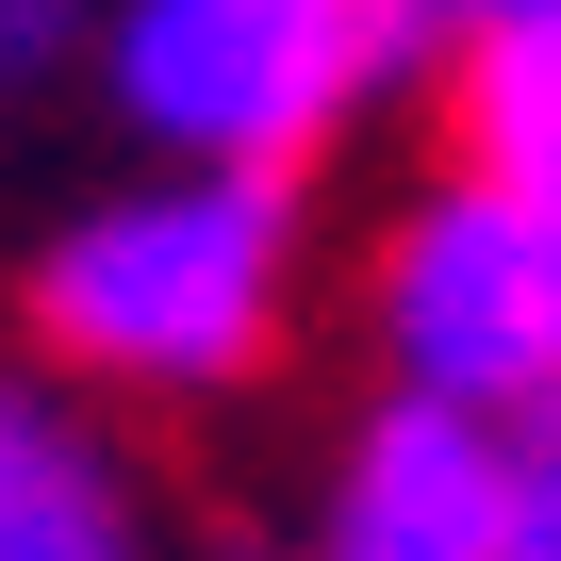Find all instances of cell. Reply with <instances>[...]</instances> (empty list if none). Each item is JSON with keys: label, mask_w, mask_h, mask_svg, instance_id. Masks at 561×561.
Here are the masks:
<instances>
[{"label": "cell", "mask_w": 561, "mask_h": 561, "mask_svg": "<svg viewBox=\"0 0 561 561\" xmlns=\"http://www.w3.org/2000/svg\"><path fill=\"white\" fill-rule=\"evenodd\" d=\"M280 298H298V198H280V165L133 182L83 231H50V264H34L50 364H100V380H149V397L248 380Z\"/></svg>", "instance_id": "6da1fadb"}, {"label": "cell", "mask_w": 561, "mask_h": 561, "mask_svg": "<svg viewBox=\"0 0 561 561\" xmlns=\"http://www.w3.org/2000/svg\"><path fill=\"white\" fill-rule=\"evenodd\" d=\"M462 165L561 231V18L462 34Z\"/></svg>", "instance_id": "8992f818"}, {"label": "cell", "mask_w": 561, "mask_h": 561, "mask_svg": "<svg viewBox=\"0 0 561 561\" xmlns=\"http://www.w3.org/2000/svg\"><path fill=\"white\" fill-rule=\"evenodd\" d=\"M34 50H67V0H0V67H34Z\"/></svg>", "instance_id": "9c48e42d"}, {"label": "cell", "mask_w": 561, "mask_h": 561, "mask_svg": "<svg viewBox=\"0 0 561 561\" xmlns=\"http://www.w3.org/2000/svg\"><path fill=\"white\" fill-rule=\"evenodd\" d=\"M380 347L413 397H462V413H545L561 397V231L528 198H495L479 165H446L380 264Z\"/></svg>", "instance_id": "3957f363"}, {"label": "cell", "mask_w": 561, "mask_h": 561, "mask_svg": "<svg viewBox=\"0 0 561 561\" xmlns=\"http://www.w3.org/2000/svg\"><path fill=\"white\" fill-rule=\"evenodd\" d=\"M397 18H413V34H446V50H462V34H512V18H561V0H397Z\"/></svg>", "instance_id": "ba28073f"}, {"label": "cell", "mask_w": 561, "mask_h": 561, "mask_svg": "<svg viewBox=\"0 0 561 561\" xmlns=\"http://www.w3.org/2000/svg\"><path fill=\"white\" fill-rule=\"evenodd\" d=\"M314 561H512V430L397 380L331 462Z\"/></svg>", "instance_id": "277c9868"}, {"label": "cell", "mask_w": 561, "mask_h": 561, "mask_svg": "<svg viewBox=\"0 0 561 561\" xmlns=\"http://www.w3.org/2000/svg\"><path fill=\"white\" fill-rule=\"evenodd\" d=\"M512 561H561V397L512 413Z\"/></svg>", "instance_id": "52a82bcc"}, {"label": "cell", "mask_w": 561, "mask_h": 561, "mask_svg": "<svg viewBox=\"0 0 561 561\" xmlns=\"http://www.w3.org/2000/svg\"><path fill=\"white\" fill-rule=\"evenodd\" d=\"M413 50L397 0H116V100L182 165H298Z\"/></svg>", "instance_id": "7a4b0ae2"}, {"label": "cell", "mask_w": 561, "mask_h": 561, "mask_svg": "<svg viewBox=\"0 0 561 561\" xmlns=\"http://www.w3.org/2000/svg\"><path fill=\"white\" fill-rule=\"evenodd\" d=\"M0 561H149L133 479L100 462V430L34 380H0Z\"/></svg>", "instance_id": "5b68a950"}]
</instances>
